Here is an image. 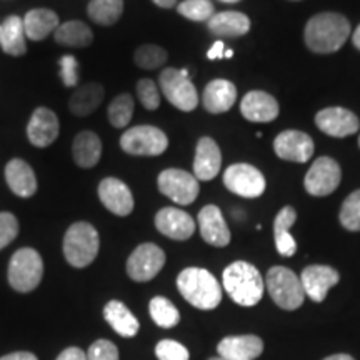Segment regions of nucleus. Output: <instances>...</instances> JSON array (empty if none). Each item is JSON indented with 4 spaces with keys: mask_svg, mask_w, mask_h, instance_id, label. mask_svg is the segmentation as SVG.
Wrapping results in <instances>:
<instances>
[{
    "mask_svg": "<svg viewBox=\"0 0 360 360\" xmlns=\"http://www.w3.org/2000/svg\"><path fill=\"white\" fill-rule=\"evenodd\" d=\"M350 35V24L344 15L335 12H323L314 15L305 25L304 39L315 53L337 52Z\"/></svg>",
    "mask_w": 360,
    "mask_h": 360,
    "instance_id": "nucleus-1",
    "label": "nucleus"
},
{
    "mask_svg": "<svg viewBox=\"0 0 360 360\" xmlns=\"http://www.w3.org/2000/svg\"><path fill=\"white\" fill-rule=\"evenodd\" d=\"M177 289L188 304L200 310L217 309L222 302V287L209 270L188 267L179 274Z\"/></svg>",
    "mask_w": 360,
    "mask_h": 360,
    "instance_id": "nucleus-2",
    "label": "nucleus"
},
{
    "mask_svg": "<svg viewBox=\"0 0 360 360\" xmlns=\"http://www.w3.org/2000/svg\"><path fill=\"white\" fill-rule=\"evenodd\" d=\"M224 289L242 307L257 305L264 295V278L254 265L237 260L224 270Z\"/></svg>",
    "mask_w": 360,
    "mask_h": 360,
    "instance_id": "nucleus-3",
    "label": "nucleus"
},
{
    "mask_svg": "<svg viewBox=\"0 0 360 360\" xmlns=\"http://www.w3.org/2000/svg\"><path fill=\"white\" fill-rule=\"evenodd\" d=\"M101 238L97 229L89 222H75L64 236V255L72 267L84 269L96 260Z\"/></svg>",
    "mask_w": 360,
    "mask_h": 360,
    "instance_id": "nucleus-4",
    "label": "nucleus"
},
{
    "mask_svg": "<svg viewBox=\"0 0 360 360\" xmlns=\"http://www.w3.org/2000/svg\"><path fill=\"white\" fill-rule=\"evenodd\" d=\"M42 276L44 262L37 250L25 247L12 255L11 262H8L7 277L13 290L22 292V294L32 292L42 282Z\"/></svg>",
    "mask_w": 360,
    "mask_h": 360,
    "instance_id": "nucleus-5",
    "label": "nucleus"
},
{
    "mask_svg": "<svg viewBox=\"0 0 360 360\" xmlns=\"http://www.w3.org/2000/svg\"><path fill=\"white\" fill-rule=\"evenodd\" d=\"M267 290L283 310H297L304 304L305 292L300 277L287 267H272L267 272Z\"/></svg>",
    "mask_w": 360,
    "mask_h": 360,
    "instance_id": "nucleus-6",
    "label": "nucleus"
},
{
    "mask_svg": "<svg viewBox=\"0 0 360 360\" xmlns=\"http://www.w3.org/2000/svg\"><path fill=\"white\" fill-rule=\"evenodd\" d=\"M160 89L167 101L182 112H192L199 105L195 85L188 77L187 69H165L159 79Z\"/></svg>",
    "mask_w": 360,
    "mask_h": 360,
    "instance_id": "nucleus-7",
    "label": "nucleus"
},
{
    "mask_svg": "<svg viewBox=\"0 0 360 360\" xmlns=\"http://www.w3.org/2000/svg\"><path fill=\"white\" fill-rule=\"evenodd\" d=\"M120 147L130 155L155 157L167 150L169 139L154 125H135L120 137Z\"/></svg>",
    "mask_w": 360,
    "mask_h": 360,
    "instance_id": "nucleus-8",
    "label": "nucleus"
},
{
    "mask_svg": "<svg viewBox=\"0 0 360 360\" xmlns=\"http://www.w3.org/2000/svg\"><path fill=\"white\" fill-rule=\"evenodd\" d=\"M157 187L179 205H191L199 195V180L195 175L186 172L182 169H165L157 179Z\"/></svg>",
    "mask_w": 360,
    "mask_h": 360,
    "instance_id": "nucleus-9",
    "label": "nucleus"
},
{
    "mask_svg": "<svg viewBox=\"0 0 360 360\" xmlns=\"http://www.w3.org/2000/svg\"><path fill=\"white\" fill-rule=\"evenodd\" d=\"M224 186L236 195L257 199L265 191V177L254 165L233 164L225 169Z\"/></svg>",
    "mask_w": 360,
    "mask_h": 360,
    "instance_id": "nucleus-10",
    "label": "nucleus"
},
{
    "mask_svg": "<svg viewBox=\"0 0 360 360\" xmlns=\"http://www.w3.org/2000/svg\"><path fill=\"white\" fill-rule=\"evenodd\" d=\"M342 180L340 165L330 157H319L305 175L304 187L310 195L327 197L339 187Z\"/></svg>",
    "mask_w": 360,
    "mask_h": 360,
    "instance_id": "nucleus-11",
    "label": "nucleus"
},
{
    "mask_svg": "<svg viewBox=\"0 0 360 360\" xmlns=\"http://www.w3.org/2000/svg\"><path fill=\"white\" fill-rule=\"evenodd\" d=\"M165 264V254L159 245L142 244L127 260V274L135 282H148L160 272Z\"/></svg>",
    "mask_w": 360,
    "mask_h": 360,
    "instance_id": "nucleus-12",
    "label": "nucleus"
},
{
    "mask_svg": "<svg viewBox=\"0 0 360 360\" xmlns=\"http://www.w3.org/2000/svg\"><path fill=\"white\" fill-rule=\"evenodd\" d=\"M98 199L109 212L119 217H127L135 205L132 191L127 184L115 177H107L98 184Z\"/></svg>",
    "mask_w": 360,
    "mask_h": 360,
    "instance_id": "nucleus-13",
    "label": "nucleus"
},
{
    "mask_svg": "<svg viewBox=\"0 0 360 360\" xmlns=\"http://www.w3.org/2000/svg\"><path fill=\"white\" fill-rule=\"evenodd\" d=\"M274 150L282 160L304 164L314 154V141L309 134L300 130H285L274 141Z\"/></svg>",
    "mask_w": 360,
    "mask_h": 360,
    "instance_id": "nucleus-14",
    "label": "nucleus"
},
{
    "mask_svg": "<svg viewBox=\"0 0 360 360\" xmlns=\"http://www.w3.org/2000/svg\"><path fill=\"white\" fill-rule=\"evenodd\" d=\"M58 132H60V124H58L56 112L47 107H39L34 110L27 125V137L32 146L39 148L52 146L57 141Z\"/></svg>",
    "mask_w": 360,
    "mask_h": 360,
    "instance_id": "nucleus-15",
    "label": "nucleus"
},
{
    "mask_svg": "<svg viewBox=\"0 0 360 360\" xmlns=\"http://www.w3.org/2000/svg\"><path fill=\"white\" fill-rule=\"evenodd\" d=\"M340 281L339 272L328 265H309L304 269L300 282H302L304 292L314 302H323L332 287Z\"/></svg>",
    "mask_w": 360,
    "mask_h": 360,
    "instance_id": "nucleus-16",
    "label": "nucleus"
},
{
    "mask_svg": "<svg viewBox=\"0 0 360 360\" xmlns=\"http://www.w3.org/2000/svg\"><path fill=\"white\" fill-rule=\"evenodd\" d=\"M315 124L323 134L330 137H347L359 130V119L354 112L342 107H328L315 115Z\"/></svg>",
    "mask_w": 360,
    "mask_h": 360,
    "instance_id": "nucleus-17",
    "label": "nucleus"
},
{
    "mask_svg": "<svg viewBox=\"0 0 360 360\" xmlns=\"http://www.w3.org/2000/svg\"><path fill=\"white\" fill-rule=\"evenodd\" d=\"M155 227L162 236L174 240H187L195 232V222L191 215L174 207H164L157 212Z\"/></svg>",
    "mask_w": 360,
    "mask_h": 360,
    "instance_id": "nucleus-18",
    "label": "nucleus"
},
{
    "mask_svg": "<svg viewBox=\"0 0 360 360\" xmlns=\"http://www.w3.org/2000/svg\"><path fill=\"white\" fill-rule=\"evenodd\" d=\"M222 167V154L217 142L210 137H202L197 142L195 159H193V175L197 180L207 182L217 177Z\"/></svg>",
    "mask_w": 360,
    "mask_h": 360,
    "instance_id": "nucleus-19",
    "label": "nucleus"
},
{
    "mask_svg": "<svg viewBox=\"0 0 360 360\" xmlns=\"http://www.w3.org/2000/svg\"><path fill=\"white\" fill-rule=\"evenodd\" d=\"M200 236L207 244L227 247L231 244V231L217 205H205L199 212Z\"/></svg>",
    "mask_w": 360,
    "mask_h": 360,
    "instance_id": "nucleus-20",
    "label": "nucleus"
},
{
    "mask_svg": "<svg viewBox=\"0 0 360 360\" xmlns=\"http://www.w3.org/2000/svg\"><path fill=\"white\" fill-rule=\"evenodd\" d=\"M240 112L250 122H272L278 115V102L264 90H252L242 98Z\"/></svg>",
    "mask_w": 360,
    "mask_h": 360,
    "instance_id": "nucleus-21",
    "label": "nucleus"
},
{
    "mask_svg": "<svg viewBox=\"0 0 360 360\" xmlns=\"http://www.w3.org/2000/svg\"><path fill=\"white\" fill-rule=\"evenodd\" d=\"M217 352L229 360H254L264 352V342L257 335H231L219 342Z\"/></svg>",
    "mask_w": 360,
    "mask_h": 360,
    "instance_id": "nucleus-22",
    "label": "nucleus"
},
{
    "mask_svg": "<svg viewBox=\"0 0 360 360\" xmlns=\"http://www.w3.org/2000/svg\"><path fill=\"white\" fill-rule=\"evenodd\" d=\"M6 180L8 188L22 199H30L37 192V177L34 169L22 159H12L6 165Z\"/></svg>",
    "mask_w": 360,
    "mask_h": 360,
    "instance_id": "nucleus-23",
    "label": "nucleus"
},
{
    "mask_svg": "<svg viewBox=\"0 0 360 360\" xmlns=\"http://www.w3.org/2000/svg\"><path fill=\"white\" fill-rule=\"evenodd\" d=\"M237 101V89L231 80L215 79L207 84L202 96V103L210 114H224L231 110Z\"/></svg>",
    "mask_w": 360,
    "mask_h": 360,
    "instance_id": "nucleus-24",
    "label": "nucleus"
},
{
    "mask_svg": "<svg viewBox=\"0 0 360 360\" xmlns=\"http://www.w3.org/2000/svg\"><path fill=\"white\" fill-rule=\"evenodd\" d=\"M72 157L79 167H96L102 157V141L98 135L90 130H84L75 135L74 143H72Z\"/></svg>",
    "mask_w": 360,
    "mask_h": 360,
    "instance_id": "nucleus-25",
    "label": "nucleus"
},
{
    "mask_svg": "<svg viewBox=\"0 0 360 360\" xmlns=\"http://www.w3.org/2000/svg\"><path fill=\"white\" fill-rule=\"evenodd\" d=\"M22 20H24L25 35L34 42L47 39L60 25L58 24V15L51 8H32L25 13Z\"/></svg>",
    "mask_w": 360,
    "mask_h": 360,
    "instance_id": "nucleus-26",
    "label": "nucleus"
},
{
    "mask_svg": "<svg viewBox=\"0 0 360 360\" xmlns=\"http://www.w3.org/2000/svg\"><path fill=\"white\" fill-rule=\"evenodd\" d=\"M103 317H105L107 323H109L120 337L130 339V337H135L139 334L141 323H139L135 315L127 309V305L120 302V300H110V302L103 307Z\"/></svg>",
    "mask_w": 360,
    "mask_h": 360,
    "instance_id": "nucleus-27",
    "label": "nucleus"
},
{
    "mask_svg": "<svg viewBox=\"0 0 360 360\" xmlns=\"http://www.w3.org/2000/svg\"><path fill=\"white\" fill-rule=\"evenodd\" d=\"M207 27L220 37H240L250 30V19L242 12H219L207 22Z\"/></svg>",
    "mask_w": 360,
    "mask_h": 360,
    "instance_id": "nucleus-28",
    "label": "nucleus"
},
{
    "mask_svg": "<svg viewBox=\"0 0 360 360\" xmlns=\"http://www.w3.org/2000/svg\"><path fill=\"white\" fill-rule=\"evenodd\" d=\"M297 212L294 207H283L277 214L274 222V238H276L277 252L282 257H292L297 252L295 238L290 236V227L295 224Z\"/></svg>",
    "mask_w": 360,
    "mask_h": 360,
    "instance_id": "nucleus-29",
    "label": "nucleus"
},
{
    "mask_svg": "<svg viewBox=\"0 0 360 360\" xmlns=\"http://www.w3.org/2000/svg\"><path fill=\"white\" fill-rule=\"evenodd\" d=\"M24 20L17 15H11L4 20L2 32H0V47L7 56L20 57L27 53Z\"/></svg>",
    "mask_w": 360,
    "mask_h": 360,
    "instance_id": "nucleus-30",
    "label": "nucleus"
},
{
    "mask_svg": "<svg viewBox=\"0 0 360 360\" xmlns=\"http://www.w3.org/2000/svg\"><path fill=\"white\" fill-rule=\"evenodd\" d=\"M103 96H105V90H103L101 84H85L72 94L69 101V109L74 115L87 117L101 107V103L103 102Z\"/></svg>",
    "mask_w": 360,
    "mask_h": 360,
    "instance_id": "nucleus-31",
    "label": "nucleus"
},
{
    "mask_svg": "<svg viewBox=\"0 0 360 360\" xmlns=\"http://www.w3.org/2000/svg\"><path fill=\"white\" fill-rule=\"evenodd\" d=\"M53 39L57 44L65 45V47H89L94 42V34L87 24L80 20H69L57 27L53 32Z\"/></svg>",
    "mask_w": 360,
    "mask_h": 360,
    "instance_id": "nucleus-32",
    "label": "nucleus"
},
{
    "mask_svg": "<svg viewBox=\"0 0 360 360\" xmlns=\"http://www.w3.org/2000/svg\"><path fill=\"white\" fill-rule=\"evenodd\" d=\"M124 0H92L89 4V17L98 25H114L122 17Z\"/></svg>",
    "mask_w": 360,
    "mask_h": 360,
    "instance_id": "nucleus-33",
    "label": "nucleus"
},
{
    "mask_svg": "<svg viewBox=\"0 0 360 360\" xmlns=\"http://www.w3.org/2000/svg\"><path fill=\"white\" fill-rule=\"evenodd\" d=\"M152 321L162 328H172L180 322V312L177 307L165 297H154L148 304Z\"/></svg>",
    "mask_w": 360,
    "mask_h": 360,
    "instance_id": "nucleus-34",
    "label": "nucleus"
},
{
    "mask_svg": "<svg viewBox=\"0 0 360 360\" xmlns=\"http://www.w3.org/2000/svg\"><path fill=\"white\" fill-rule=\"evenodd\" d=\"M134 98L130 94H120L110 102L109 110V122L117 129L127 127L134 117Z\"/></svg>",
    "mask_w": 360,
    "mask_h": 360,
    "instance_id": "nucleus-35",
    "label": "nucleus"
},
{
    "mask_svg": "<svg viewBox=\"0 0 360 360\" xmlns=\"http://www.w3.org/2000/svg\"><path fill=\"white\" fill-rule=\"evenodd\" d=\"M134 62L143 70H155L167 62V52L159 45H141L134 53Z\"/></svg>",
    "mask_w": 360,
    "mask_h": 360,
    "instance_id": "nucleus-36",
    "label": "nucleus"
},
{
    "mask_svg": "<svg viewBox=\"0 0 360 360\" xmlns=\"http://www.w3.org/2000/svg\"><path fill=\"white\" fill-rule=\"evenodd\" d=\"M177 11L188 20L209 22L214 17V4L210 0H184Z\"/></svg>",
    "mask_w": 360,
    "mask_h": 360,
    "instance_id": "nucleus-37",
    "label": "nucleus"
},
{
    "mask_svg": "<svg viewBox=\"0 0 360 360\" xmlns=\"http://www.w3.org/2000/svg\"><path fill=\"white\" fill-rule=\"evenodd\" d=\"M342 227L347 229L350 232L360 231V191L350 193L347 199L342 204L339 214Z\"/></svg>",
    "mask_w": 360,
    "mask_h": 360,
    "instance_id": "nucleus-38",
    "label": "nucleus"
},
{
    "mask_svg": "<svg viewBox=\"0 0 360 360\" xmlns=\"http://www.w3.org/2000/svg\"><path fill=\"white\" fill-rule=\"evenodd\" d=\"M137 96L139 101L147 110H157L160 105V94L154 80L142 79L137 84Z\"/></svg>",
    "mask_w": 360,
    "mask_h": 360,
    "instance_id": "nucleus-39",
    "label": "nucleus"
},
{
    "mask_svg": "<svg viewBox=\"0 0 360 360\" xmlns=\"http://www.w3.org/2000/svg\"><path fill=\"white\" fill-rule=\"evenodd\" d=\"M155 355L159 360H188L191 354L179 342L165 339L155 345Z\"/></svg>",
    "mask_w": 360,
    "mask_h": 360,
    "instance_id": "nucleus-40",
    "label": "nucleus"
},
{
    "mask_svg": "<svg viewBox=\"0 0 360 360\" xmlns=\"http://www.w3.org/2000/svg\"><path fill=\"white\" fill-rule=\"evenodd\" d=\"M19 233V220L11 212H0V250L15 240Z\"/></svg>",
    "mask_w": 360,
    "mask_h": 360,
    "instance_id": "nucleus-41",
    "label": "nucleus"
},
{
    "mask_svg": "<svg viewBox=\"0 0 360 360\" xmlns=\"http://www.w3.org/2000/svg\"><path fill=\"white\" fill-rule=\"evenodd\" d=\"M87 360H120L119 349L114 342L101 339L89 347Z\"/></svg>",
    "mask_w": 360,
    "mask_h": 360,
    "instance_id": "nucleus-42",
    "label": "nucleus"
},
{
    "mask_svg": "<svg viewBox=\"0 0 360 360\" xmlns=\"http://www.w3.org/2000/svg\"><path fill=\"white\" fill-rule=\"evenodd\" d=\"M60 65V79L65 87H75L79 84L80 65L74 56H64L58 60Z\"/></svg>",
    "mask_w": 360,
    "mask_h": 360,
    "instance_id": "nucleus-43",
    "label": "nucleus"
},
{
    "mask_svg": "<svg viewBox=\"0 0 360 360\" xmlns=\"http://www.w3.org/2000/svg\"><path fill=\"white\" fill-rule=\"evenodd\" d=\"M57 360H87V354L79 347H69L65 349L64 352H60Z\"/></svg>",
    "mask_w": 360,
    "mask_h": 360,
    "instance_id": "nucleus-44",
    "label": "nucleus"
},
{
    "mask_svg": "<svg viewBox=\"0 0 360 360\" xmlns=\"http://www.w3.org/2000/svg\"><path fill=\"white\" fill-rule=\"evenodd\" d=\"M224 52H225L224 42L222 40H217V42L209 49V52H207V58H210V60H219V58H224Z\"/></svg>",
    "mask_w": 360,
    "mask_h": 360,
    "instance_id": "nucleus-45",
    "label": "nucleus"
},
{
    "mask_svg": "<svg viewBox=\"0 0 360 360\" xmlns=\"http://www.w3.org/2000/svg\"><path fill=\"white\" fill-rule=\"evenodd\" d=\"M0 360H39L32 352H13V354H7L4 357H0Z\"/></svg>",
    "mask_w": 360,
    "mask_h": 360,
    "instance_id": "nucleus-46",
    "label": "nucleus"
},
{
    "mask_svg": "<svg viewBox=\"0 0 360 360\" xmlns=\"http://www.w3.org/2000/svg\"><path fill=\"white\" fill-rule=\"evenodd\" d=\"M152 2L162 8H172L177 4V0H152Z\"/></svg>",
    "mask_w": 360,
    "mask_h": 360,
    "instance_id": "nucleus-47",
    "label": "nucleus"
},
{
    "mask_svg": "<svg viewBox=\"0 0 360 360\" xmlns=\"http://www.w3.org/2000/svg\"><path fill=\"white\" fill-rule=\"evenodd\" d=\"M323 360H355V359L350 357L347 354H335V355H330V357H326Z\"/></svg>",
    "mask_w": 360,
    "mask_h": 360,
    "instance_id": "nucleus-48",
    "label": "nucleus"
},
{
    "mask_svg": "<svg viewBox=\"0 0 360 360\" xmlns=\"http://www.w3.org/2000/svg\"><path fill=\"white\" fill-rule=\"evenodd\" d=\"M352 42L355 45V49H359L360 51V25L355 29V32L352 34Z\"/></svg>",
    "mask_w": 360,
    "mask_h": 360,
    "instance_id": "nucleus-49",
    "label": "nucleus"
},
{
    "mask_svg": "<svg viewBox=\"0 0 360 360\" xmlns=\"http://www.w3.org/2000/svg\"><path fill=\"white\" fill-rule=\"evenodd\" d=\"M232 57H233V51H232V49H225L224 58H232Z\"/></svg>",
    "mask_w": 360,
    "mask_h": 360,
    "instance_id": "nucleus-50",
    "label": "nucleus"
},
{
    "mask_svg": "<svg viewBox=\"0 0 360 360\" xmlns=\"http://www.w3.org/2000/svg\"><path fill=\"white\" fill-rule=\"evenodd\" d=\"M220 2H224V4H237V2H240V0H220Z\"/></svg>",
    "mask_w": 360,
    "mask_h": 360,
    "instance_id": "nucleus-51",
    "label": "nucleus"
},
{
    "mask_svg": "<svg viewBox=\"0 0 360 360\" xmlns=\"http://www.w3.org/2000/svg\"><path fill=\"white\" fill-rule=\"evenodd\" d=\"M209 360H229V359H224V357H215V359H209Z\"/></svg>",
    "mask_w": 360,
    "mask_h": 360,
    "instance_id": "nucleus-52",
    "label": "nucleus"
},
{
    "mask_svg": "<svg viewBox=\"0 0 360 360\" xmlns=\"http://www.w3.org/2000/svg\"><path fill=\"white\" fill-rule=\"evenodd\" d=\"M0 32H2V24H0Z\"/></svg>",
    "mask_w": 360,
    "mask_h": 360,
    "instance_id": "nucleus-53",
    "label": "nucleus"
},
{
    "mask_svg": "<svg viewBox=\"0 0 360 360\" xmlns=\"http://www.w3.org/2000/svg\"><path fill=\"white\" fill-rule=\"evenodd\" d=\"M359 146H360V139H359Z\"/></svg>",
    "mask_w": 360,
    "mask_h": 360,
    "instance_id": "nucleus-54",
    "label": "nucleus"
}]
</instances>
